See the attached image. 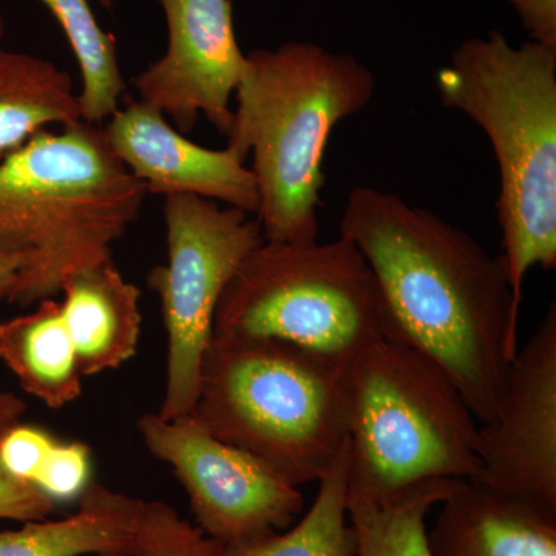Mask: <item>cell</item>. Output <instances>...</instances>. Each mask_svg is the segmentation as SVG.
Listing matches in <instances>:
<instances>
[{"mask_svg":"<svg viewBox=\"0 0 556 556\" xmlns=\"http://www.w3.org/2000/svg\"><path fill=\"white\" fill-rule=\"evenodd\" d=\"M345 371L274 340L212 338L192 416L291 484L318 482L348 442Z\"/></svg>","mask_w":556,"mask_h":556,"instance_id":"5","label":"cell"},{"mask_svg":"<svg viewBox=\"0 0 556 556\" xmlns=\"http://www.w3.org/2000/svg\"><path fill=\"white\" fill-rule=\"evenodd\" d=\"M60 294L83 378L119 368L135 356L141 338V291L112 260L76 270Z\"/></svg>","mask_w":556,"mask_h":556,"instance_id":"15","label":"cell"},{"mask_svg":"<svg viewBox=\"0 0 556 556\" xmlns=\"http://www.w3.org/2000/svg\"><path fill=\"white\" fill-rule=\"evenodd\" d=\"M78 511L0 530V556H141L189 525L167 504L89 484Z\"/></svg>","mask_w":556,"mask_h":556,"instance_id":"13","label":"cell"},{"mask_svg":"<svg viewBox=\"0 0 556 556\" xmlns=\"http://www.w3.org/2000/svg\"><path fill=\"white\" fill-rule=\"evenodd\" d=\"M25 402L16 394L0 391V439L21 422ZM56 511V503L39 486L11 477L0 463V519L28 522L47 519Z\"/></svg>","mask_w":556,"mask_h":556,"instance_id":"21","label":"cell"},{"mask_svg":"<svg viewBox=\"0 0 556 556\" xmlns=\"http://www.w3.org/2000/svg\"><path fill=\"white\" fill-rule=\"evenodd\" d=\"M0 361L47 407H64L83 393V375L58 300H42L31 313L0 324Z\"/></svg>","mask_w":556,"mask_h":556,"instance_id":"16","label":"cell"},{"mask_svg":"<svg viewBox=\"0 0 556 556\" xmlns=\"http://www.w3.org/2000/svg\"><path fill=\"white\" fill-rule=\"evenodd\" d=\"M167 24V50L131 83L181 134L204 118L228 135L232 101L248 68L233 27L232 0H155Z\"/></svg>","mask_w":556,"mask_h":556,"instance_id":"11","label":"cell"},{"mask_svg":"<svg viewBox=\"0 0 556 556\" xmlns=\"http://www.w3.org/2000/svg\"><path fill=\"white\" fill-rule=\"evenodd\" d=\"M470 482L556 510V308L508 367L495 416L479 424Z\"/></svg>","mask_w":556,"mask_h":556,"instance_id":"10","label":"cell"},{"mask_svg":"<svg viewBox=\"0 0 556 556\" xmlns=\"http://www.w3.org/2000/svg\"><path fill=\"white\" fill-rule=\"evenodd\" d=\"M60 24L78 64L80 113L101 126L119 109L126 80L119 67L118 40L94 16L90 0H40Z\"/></svg>","mask_w":556,"mask_h":556,"instance_id":"20","label":"cell"},{"mask_svg":"<svg viewBox=\"0 0 556 556\" xmlns=\"http://www.w3.org/2000/svg\"><path fill=\"white\" fill-rule=\"evenodd\" d=\"M167 263L150 270L167 332V378L159 415H192L200 365L219 299L241 263L263 243L262 226L240 208L195 195L164 197Z\"/></svg>","mask_w":556,"mask_h":556,"instance_id":"8","label":"cell"},{"mask_svg":"<svg viewBox=\"0 0 556 556\" xmlns=\"http://www.w3.org/2000/svg\"><path fill=\"white\" fill-rule=\"evenodd\" d=\"M439 506L431 556H556V510L470 481Z\"/></svg>","mask_w":556,"mask_h":556,"instance_id":"14","label":"cell"},{"mask_svg":"<svg viewBox=\"0 0 556 556\" xmlns=\"http://www.w3.org/2000/svg\"><path fill=\"white\" fill-rule=\"evenodd\" d=\"M212 338L274 340L346 371L383 340L375 276L346 237L263 240L223 292Z\"/></svg>","mask_w":556,"mask_h":556,"instance_id":"7","label":"cell"},{"mask_svg":"<svg viewBox=\"0 0 556 556\" xmlns=\"http://www.w3.org/2000/svg\"><path fill=\"white\" fill-rule=\"evenodd\" d=\"M340 236L375 276L383 339L433 361L478 422H490L517 354L521 309L503 257L433 212L368 186L348 195Z\"/></svg>","mask_w":556,"mask_h":556,"instance_id":"1","label":"cell"},{"mask_svg":"<svg viewBox=\"0 0 556 556\" xmlns=\"http://www.w3.org/2000/svg\"><path fill=\"white\" fill-rule=\"evenodd\" d=\"M91 452L84 442H54L36 486L54 503L83 495L90 484Z\"/></svg>","mask_w":556,"mask_h":556,"instance_id":"22","label":"cell"},{"mask_svg":"<svg viewBox=\"0 0 556 556\" xmlns=\"http://www.w3.org/2000/svg\"><path fill=\"white\" fill-rule=\"evenodd\" d=\"M98 2H100V5L104 7L105 10H112L115 0H98Z\"/></svg>","mask_w":556,"mask_h":556,"instance_id":"27","label":"cell"},{"mask_svg":"<svg viewBox=\"0 0 556 556\" xmlns=\"http://www.w3.org/2000/svg\"><path fill=\"white\" fill-rule=\"evenodd\" d=\"M3 33V21L2 17H0V36H2Z\"/></svg>","mask_w":556,"mask_h":556,"instance_id":"28","label":"cell"},{"mask_svg":"<svg viewBox=\"0 0 556 556\" xmlns=\"http://www.w3.org/2000/svg\"><path fill=\"white\" fill-rule=\"evenodd\" d=\"M22 270V258L20 255L0 251V302L10 300L14 289L17 287Z\"/></svg>","mask_w":556,"mask_h":556,"instance_id":"26","label":"cell"},{"mask_svg":"<svg viewBox=\"0 0 556 556\" xmlns=\"http://www.w3.org/2000/svg\"><path fill=\"white\" fill-rule=\"evenodd\" d=\"M217 546V541L211 540L199 527L189 522L177 535L149 548L141 556H212Z\"/></svg>","mask_w":556,"mask_h":556,"instance_id":"25","label":"cell"},{"mask_svg":"<svg viewBox=\"0 0 556 556\" xmlns=\"http://www.w3.org/2000/svg\"><path fill=\"white\" fill-rule=\"evenodd\" d=\"M54 442L42 428L16 424L0 439V463L11 477L36 485Z\"/></svg>","mask_w":556,"mask_h":556,"instance_id":"23","label":"cell"},{"mask_svg":"<svg viewBox=\"0 0 556 556\" xmlns=\"http://www.w3.org/2000/svg\"><path fill=\"white\" fill-rule=\"evenodd\" d=\"M464 481L422 482L380 497L346 496L351 556H431L427 515Z\"/></svg>","mask_w":556,"mask_h":556,"instance_id":"18","label":"cell"},{"mask_svg":"<svg viewBox=\"0 0 556 556\" xmlns=\"http://www.w3.org/2000/svg\"><path fill=\"white\" fill-rule=\"evenodd\" d=\"M146 447L174 470L199 529L218 544L288 529L303 510L300 486L265 460L212 437L192 415L139 417Z\"/></svg>","mask_w":556,"mask_h":556,"instance_id":"9","label":"cell"},{"mask_svg":"<svg viewBox=\"0 0 556 556\" xmlns=\"http://www.w3.org/2000/svg\"><path fill=\"white\" fill-rule=\"evenodd\" d=\"M348 442L338 460L318 481L305 517L288 532H273L240 543L218 544L212 556H351L354 536L348 522Z\"/></svg>","mask_w":556,"mask_h":556,"instance_id":"19","label":"cell"},{"mask_svg":"<svg viewBox=\"0 0 556 556\" xmlns=\"http://www.w3.org/2000/svg\"><path fill=\"white\" fill-rule=\"evenodd\" d=\"M110 150L155 195H195L257 214L254 174L236 150L203 148L167 123L159 109L130 101L102 127Z\"/></svg>","mask_w":556,"mask_h":556,"instance_id":"12","label":"cell"},{"mask_svg":"<svg viewBox=\"0 0 556 556\" xmlns=\"http://www.w3.org/2000/svg\"><path fill=\"white\" fill-rule=\"evenodd\" d=\"M437 90L492 144L501 257L521 305L529 270L556 268V50L511 46L503 31L471 36L439 68Z\"/></svg>","mask_w":556,"mask_h":556,"instance_id":"3","label":"cell"},{"mask_svg":"<svg viewBox=\"0 0 556 556\" xmlns=\"http://www.w3.org/2000/svg\"><path fill=\"white\" fill-rule=\"evenodd\" d=\"M146 195L102 127L86 121L40 130L0 160V251L22 258L9 302L56 298L73 273L112 260Z\"/></svg>","mask_w":556,"mask_h":556,"instance_id":"4","label":"cell"},{"mask_svg":"<svg viewBox=\"0 0 556 556\" xmlns=\"http://www.w3.org/2000/svg\"><path fill=\"white\" fill-rule=\"evenodd\" d=\"M375 91L367 65L318 43L291 40L248 53L226 137L241 159L251 153L254 160L263 239L318 240L329 138L338 124L367 108Z\"/></svg>","mask_w":556,"mask_h":556,"instance_id":"2","label":"cell"},{"mask_svg":"<svg viewBox=\"0 0 556 556\" xmlns=\"http://www.w3.org/2000/svg\"><path fill=\"white\" fill-rule=\"evenodd\" d=\"M343 383L350 495L380 497L477 475L478 419L433 361L383 339L346 369Z\"/></svg>","mask_w":556,"mask_h":556,"instance_id":"6","label":"cell"},{"mask_svg":"<svg viewBox=\"0 0 556 556\" xmlns=\"http://www.w3.org/2000/svg\"><path fill=\"white\" fill-rule=\"evenodd\" d=\"M518 14L532 42L556 50V0H504Z\"/></svg>","mask_w":556,"mask_h":556,"instance_id":"24","label":"cell"},{"mask_svg":"<svg viewBox=\"0 0 556 556\" xmlns=\"http://www.w3.org/2000/svg\"><path fill=\"white\" fill-rule=\"evenodd\" d=\"M83 119L72 76L43 58L0 51V160L43 127Z\"/></svg>","mask_w":556,"mask_h":556,"instance_id":"17","label":"cell"}]
</instances>
